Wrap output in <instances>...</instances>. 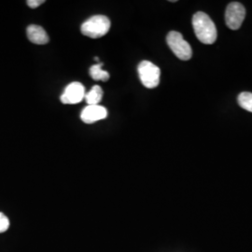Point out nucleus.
I'll return each mask as SVG.
<instances>
[{
    "label": "nucleus",
    "mask_w": 252,
    "mask_h": 252,
    "mask_svg": "<svg viewBox=\"0 0 252 252\" xmlns=\"http://www.w3.org/2000/svg\"><path fill=\"white\" fill-rule=\"evenodd\" d=\"M103 98V90L98 85H94L90 92H88L85 94L84 99L88 106H94V105H98L100 101Z\"/></svg>",
    "instance_id": "1a4fd4ad"
},
{
    "label": "nucleus",
    "mask_w": 252,
    "mask_h": 252,
    "mask_svg": "<svg viewBox=\"0 0 252 252\" xmlns=\"http://www.w3.org/2000/svg\"><path fill=\"white\" fill-rule=\"evenodd\" d=\"M27 34L28 39L32 43L37 45H44L50 40L44 28L36 25H31L27 27Z\"/></svg>",
    "instance_id": "6e6552de"
},
{
    "label": "nucleus",
    "mask_w": 252,
    "mask_h": 252,
    "mask_svg": "<svg viewBox=\"0 0 252 252\" xmlns=\"http://www.w3.org/2000/svg\"><path fill=\"white\" fill-rule=\"evenodd\" d=\"M192 27L199 40L204 44H213L217 39V28L205 12L198 11L192 17Z\"/></svg>",
    "instance_id": "f257e3e1"
},
{
    "label": "nucleus",
    "mask_w": 252,
    "mask_h": 252,
    "mask_svg": "<svg viewBox=\"0 0 252 252\" xmlns=\"http://www.w3.org/2000/svg\"><path fill=\"white\" fill-rule=\"evenodd\" d=\"M238 104L241 108L252 112V94L249 92H243L238 95Z\"/></svg>",
    "instance_id": "9b49d317"
},
{
    "label": "nucleus",
    "mask_w": 252,
    "mask_h": 252,
    "mask_svg": "<svg viewBox=\"0 0 252 252\" xmlns=\"http://www.w3.org/2000/svg\"><path fill=\"white\" fill-rule=\"evenodd\" d=\"M9 227V220L8 217L0 212V234L6 232Z\"/></svg>",
    "instance_id": "f8f14e48"
},
{
    "label": "nucleus",
    "mask_w": 252,
    "mask_h": 252,
    "mask_svg": "<svg viewBox=\"0 0 252 252\" xmlns=\"http://www.w3.org/2000/svg\"><path fill=\"white\" fill-rule=\"evenodd\" d=\"M44 2H45L44 0H27V4L28 5V7H30L31 9H36L41 4H43Z\"/></svg>",
    "instance_id": "ddd939ff"
},
{
    "label": "nucleus",
    "mask_w": 252,
    "mask_h": 252,
    "mask_svg": "<svg viewBox=\"0 0 252 252\" xmlns=\"http://www.w3.org/2000/svg\"><path fill=\"white\" fill-rule=\"evenodd\" d=\"M166 42L174 54L180 60L188 61L192 56V50L189 43L177 31H171L166 36Z\"/></svg>",
    "instance_id": "7ed1b4c3"
},
{
    "label": "nucleus",
    "mask_w": 252,
    "mask_h": 252,
    "mask_svg": "<svg viewBox=\"0 0 252 252\" xmlns=\"http://www.w3.org/2000/svg\"><path fill=\"white\" fill-rule=\"evenodd\" d=\"M246 16V9L238 2H232L228 5L225 11V22L227 27L232 30H237L242 26Z\"/></svg>",
    "instance_id": "39448f33"
},
{
    "label": "nucleus",
    "mask_w": 252,
    "mask_h": 252,
    "mask_svg": "<svg viewBox=\"0 0 252 252\" xmlns=\"http://www.w3.org/2000/svg\"><path fill=\"white\" fill-rule=\"evenodd\" d=\"M110 25V20L107 16L94 15L81 25V33L91 38H99L108 34Z\"/></svg>",
    "instance_id": "f03ea898"
},
{
    "label": "nucleus",
    "mask_w": 252,
    "mask_h": 252,
    "mask_svg": "<svg viewBox=\"0 0 252 252\" xmlns=\"http://www.w3.org/2000/svg\"><path fill=\"white\" fill-rule=\"evenodd\" d=\"M137 71L139 79L146 88L153 89L159 85L161 70L156 64L150 61H142L138 64Z\"/></svg>",
    "instance_id": "20e7f679"
},
{
    "label": "nucleus",
    "mask_w": 252,
    "mask_h": 252,
    "mask_svg": "<svg viewBox=\"0 0 252 252\" xmlns=\"http://www.w3.org/2000/svg\"><path fill=\"white\" fill-rule=\"evenodd\" d=\"M85 94L84 86L81 82L74 81L66 86L60 99L65 105H75L84 99Z\"/></svg>",
    "instance_id": "423d86ee"
},
{
    "label": "nucleus",
    "mask_w": 252,
    "mask_h": 252,
    "mask_svg": "<svg viewBox=\"0 0 252 252\" xmlns=\"http://www.w3.org/2000/svg\"><path fill=\"white\" fill-rule=\"evenodd\" d=\"M103 63H98L94 64L90 67V76L94 81H108L109 80V74L108 71L102 69Z\"/></svg>",
    "instance_id": "9d476101"
},
{
    "label": "nucleus",
    "mask_w": 252,
    "mask_h": 252,
    "mask_svg": "<svg viewBox=\"0 0 252 252\" xmlns=\"http://www.w3.org/2000/svg\"><path fill=\"white\" fill-rule=\"evenodd\" d=\"M108 116V110L105 107H102L99 105H94V106H87L83 108L81 111V121L85 124H94L98 121L104 120Z\"/></svg>",
    "instance_id": "0eeeda50"
}]
</instances>
